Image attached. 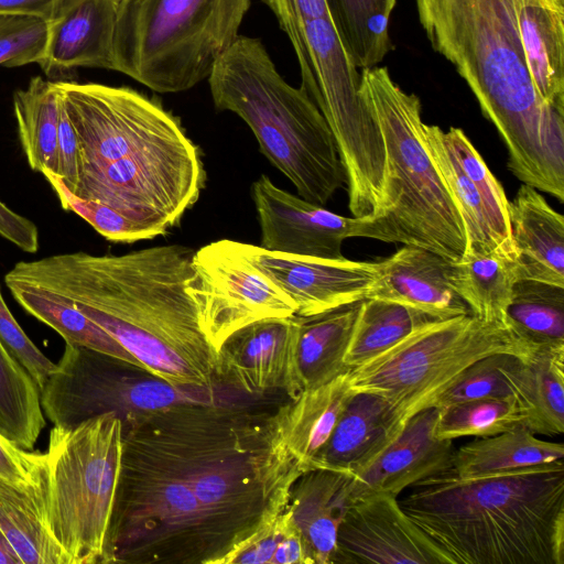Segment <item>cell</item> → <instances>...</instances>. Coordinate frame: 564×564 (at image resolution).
Segmentation results:
<instances>
[{
  "label": "cell",
  "instance_id": "cell-1",
  "mask_svg": "<svg viewBox=\"0 0 564 564\" xmlns=\"http://www.w3.org/2000/svg\"><path fill=\"white\" fill-rule=\"evenodd\" d=\"M194 250L174 243L96 256L84 251L20 261L4 280L54 292L113 337L154 378L212 389L217 355L186 291Z\"/></svg>",
  "mask_w": 564,
  "mask_h": 564
},
{
  "label": "cell",
  "instance_id": "cell-2",
  "mask_svg": "<svg viewBox=\"0 0 564 564\" xmlns=\"http://www.w3.org/2000/svg\"><path fill=\"white\" fill-rule=\"evenodd\" d=\"M75 130L76 196L164 235L206 185L200 149L178 117L131 87L55 80Z\"/></svg>",
  "mask_w": 564,
  "mask_h": 564
},
{
  "label": "cell",
  "instance_id": "cell-3",
  "mask_svg": "<svg viewBox=\"0 0 564 564\" xmlns=\"http://www.w3.org/2000/svg\"><path fill=\"white\" fill-rule=\"evenodd\" d=\"M432 47L452 63L496 127L508 169L564 202V112L539 95L514 0H415Z\"/></svg>",
  "mask_w": 564,
  "mask_h": 564
},
{
  "label": "cell",
  "instance_id": "cell-4",
  "mask_svg": "<svg viewBox=\"0 0 564 564\" xmlns=\"http://www.w3.org/2000/svg\"><path fill=\"white\" fill-rule=\"evenodd\" d=\"M399 502L453 564H564V459L468 478L449 469Z\"/></svg>",
  "mask_w": 564,
  "mask_h": 564
},
{
  "label": "cell",
  "instance_id": "cell-5",
  "mask_svg": "<svg viewBox=\"0 0 564 564\" xmlns=\"http://www.w3.org/2000/svg\"><path fill=\"white\" fill-rule=\"evenodd\" d=\"M207 80L215 108L247 123L300 197L323 206L346 183L325 117L304 88L283 78L261 39L240 34Z\"/></svg>",
  "mask_w": 564,
  "mask_h": 564
},
{
  "label": "cell",
  "instance_id": "cell-6",
  "mask_svg": "<svg viewBox=\"0 0 564 564\" xmlns=\"http://www.w3.org/2000/svg\"><path fill=\"white\" fill-rule=\"evenodd\" d=\"M102 564H212L218 550L173 452L148 415L124 423Z\"/></svg>",
  "mask_w": 564,
  "mask_h": 564
},
{
  "label": "cell",
  "instance_id": "cell-7",
  "mask_svg": "<svg viewBox=\"0 0 564 564\" xmlns=\"http://www.w3.org/2000/svg\"><path fill=\"white\" fill-rule=\"evenodd\" d=\"M361 93L379 124L387 155L383 200L361 217L360 237L416 246L459 261L466 238L459 212L422 138V106L381 66L361 69Z\"/></svg>",
  "mask_w": 564,
  "mask_h": 564
},
{
  "label": "cell",
  "instance_id": "cell-8",
  "mask_svg": "<svg viewBox=\"0 0 564 564\" xmlns=\"http://www.w3.org/2000/svg\"><path fill=\"white\" fill-rule=\"evenodd\" d=\"M147 415L200 505L217 560L252 529L274 495L263 425L214 404H183Z\"/></svg>",
  "mask_w": 564,
  "mask_h": 564
},
{
  "label": "cell",
  "instance_id": "cell-9",
  "mask_svg": "<svg viewBox=\"0 0 564 564\" xmlns=\"http://www.w3.org/2000/svg\"><path fill=\"white\" fill-rule=\"evenodd\" d=\"M274 14L297 58L301 87L325 117L345 170L348 197L361 202L384 188L383 138L361 93L326 0H261Z\"/></svg>",
  "mask_w": 564,
  "mask_h": 564
},
{
  "label": "cell",
  "instance_id": "cell-10",
  "mask_svg": "<svg viewBox=\"0 0 564 564\" xmlns=\"http://www.w3.org/2000/svg\"><path fill=\"white\" fill-rule=\"evenodd\" d=\"M252 0H120L112 70L160 94L208 79Z\"/></svg>",
  "mask_w": 564,
  "mask_h": 564
},
{
  "label": "cell",
  "instance_id": "cell-11",
  "mask_svg": "<svg viewBox=\"0 0 564 564\" xmlns=\"http://www.w3.org/2000/svg\"><path fill=\"white\" fill-rule=\"evenodd\" d=\"M121 419L55 426L44 454V520L69 564H102L121 464Z\"/></svg>",
  "mask_w": 564,
  "mask_h": 564
},
{
  "label": "cell",
  "instance_id": "cell-12",
  "mask_svg": "<svg viewBox=\"0 0 564 564\" xmlns=\"http://www.w3.org/2000/svg\"><path fill=\"white\" fill-rule=\"evenodd\" d=\"M534 349V348H533ZM532 349L502 324L473 314L433 321L347 372L351 392L386 398L403 424L431 408L473 362L492 354L524 356Z\"/></svg>",
  "mask_w": 564,
  "mask_h": 564
},
{
  "label": "cell",
  "instance_id": "cell-13",
  "mask_svg": "<svg viewBox=\"0 0 564 564\" xmlns=\"http://www.w3.org/2000/svg\"><path fill=\"white\" fill-rule=\"evenodd\" d=\"M186 291L213 350L238 329L267 318L295 315L294 302L231 248L229 239L194 251Z\"/></svg>",
  "mask_w": 564,
  "mask_h": 564
},
{
  "label": "cell",
  "instance_id": "cell-14",
  "mask_svg": "<svg viewBox=\"0 0 564 564\" xmlns=\"http://www.w3.org/2000/svg\"><path fill=\"white\" fill-rule=\"evenodd\" d=\"M347 372L302 391L263 424L268 477L273 492L292 487L302 474L314 469L352 393Z\"/></svg>",
  "mask_w": 564,
  "mask_h": 564
},
{
  "label": "cell",
  "instance_id": "cell-15",
  "mask_svg": "<svg viewBox=\"0 0 564 564\" xmlns=\"http://www.w3.org/2000/svg\"><path fill=\"white\" fill-rule=\"evenodd\" d=\"M231 248L312 316L367 299L378 279V262L293 256L230 240Z\"/></svg>",
  "mask_w": 564,
  "mask_h": 564
},
{
  "label": "cell",
  "instance_id": "cell-16",
  "mask_svg": "<svg viewBox=\"0 0 564 564\" xmlns=\"http://www.w3.org/2000/svg\"><path fill=\"white\" fill-rule=\"evenodd\" d=\"M335 563L453 564L390 494L351 502L338 530Z\"/></svg>",
  "mask_w": 564,
  "mask_h": 564
},
{
  "label": "cell",
  "instance_id": "cell-17",
  "mask_svg": "<svg viewBox=\"0 0 564 564\" xmlns=\"http://www.w3.org/2000/svg\"><path fill=\"white\" fill-rule=\"evenodd\" d=\"M261 230V246L301 257L344 259L345 239L360 237L361 217L332 213L278 187L267 175L251 185Z\"/></svg>",
  "mask_w": 564,
  "mask_h": 564
},
{
  "label": "cell",
  "instance_id": "cell-18",
  "mask_svg": "<svg viewBox=\"0 0 564 564\" xmlns=\"http://www.w3.org/2000/svg\"><path fill=\"white\" fill-rule=\"evenodd\" d=\"M438 410L424 409L404 423L398 436L368 466L352 475L351 501L371 494L399 496L419 481L453 468L452 440L436 436Z\"/></svg>",
  "mask_w": 564,
  "mask_h": 564
},
{
  "label": "cell",
  "instance_id": "cell-19",
  "mask_svg": "<svg viewBox=\"0 0 564 564\" xmlns=\"http://www.w3.org/2000/svg\"><path fill=\"white\" fill-rule=\"evenodd\" d=\"M120 0H61L47 22L39 65L48 78L77 67L112 70V47Z\"/></svg>",
  "mask_w": 564,
  "mask_h": 564
},
{
  "label": "cell",
  "instance_id": "cell-20",
  "mask_svg": "<svg viewBox=\"0 0 564 564\" xmlns=\"http://www.w3.org/2000/svg\"><path fill=\"white\" fill-rule=\"evenodd\" d=\"M451 261L421 247L405 245L378 262V279L369 297L397 302L436 319L471 314L453 290Z\"/></svg>",
  "mask_w": 564,
  "mask_h": 564
},
{
  "label": "cell",
  "instance_id": "cell-21",
  "mask_svg": "<svg viewBox=\"0 0 564 564\" xmlns=\"http://www.w3.org/2000/svg\"><path fill=\"white\" fill-rule=\"evenodd\" d=\"M361 301L312 315H294L286 379L290 399L349 371L345 356Z\"/></svg>",
  "mask_w": 564,
  "mask_h": 564
},
{
  "label": "cell",
  "instance_id": "cell-22",
  "mask_svg": "<svg viewBox=\"0 0 564 564\" xmlns=\"http://www.w3.org/2000/svg\"><path fill=\"white\" fill-rule=\"evenodd\" d=\"M293 329L294 315L238 329L217 352V376L251 394L283 389Z\"/></svg>",
  "mask_w": 564,
  "mask_h": 564
},
{
  "label": "cell",
  "instance_id": "cell-23",
  "mask_svg": "<svg viewBox=\"0 0 564 564\" xmlns=\"http://www.w3.org/2000/svg\"><path fill=\"white\" fill-rule=\"evenodd\" d=\"M403 425L394 406L382 395L352 392L314 469L355 475L378 457Z\"/></svg>",
  "mask_w": 564,
  "mask_h": 564
},
{
  "label": "cell",
  "instance_id": "cell-24",
  "mask_svg": "<svg viewBox=\"0 0 564 564\" xmlns=\"http://www.w3.org/2000/svg\"><path fill=\"white\" fill-rule=\"evenodd\" d=\"M519 280L564 288V218L534 187L523 184L509 202Z\"/></svg>",
  "mask_w": 564,
  "mask_h": 564
},
{
  "label": "cell",
  "instance_id": "cell-25",
  "mask_svg": "<svg viewBox=\"0 0 564 564\" xmlns=\"http://www.w3.org/2000/svg\"><path fill=\"white\" fill-rule=\"evenodd\" d=\"M352 475L330 469L302 474L290 490L289 507L313 564H334L337 536L351 505Z\"/></svg>",
  "mask_w": 564,
  "mask_h": 564
},
{
  "label": "cell",
  "instance_id": "cell-26",
  "mask_svg": "<svg viewBox=\"0 0 564 564\" xmlns=\"http://www.w3.org/2000/svg\"><path fill=\"white\" fill-rule=\"evenodd\" d=\"M524 425L554 437L564 432V347L534 348L511 355L503 368Z\"/></svg>",
  "mask_w": 564,
  "mask_h": 564
},
{
  "label": "cell",
  "instance_id": "cell-27",
  "mask_svg": "<svg viewBox=\"0 0 564 564\" xmlns=\"http://www.w3.org/2000/svg\"><path fill=\"white\" fill-rule=\"evenodd\" d=\"M514 2L535 89L564 112V0Z\"/></svg>",
  "mask_w": 564,
  "mask_h": 564
},
{
  "label": "cell",
  "instance_id": "cell-28",
  "mask_svg": "<svg viewBox=\"0 0 564 564\" xmlns=\"http://www.w3.org/2000/svg\"><path fill=\"white\" fill-rule=\"evenodd\" d=\"M44 467L30 486L0 481V529L22 564H69L44 520Z\"/></svg>",
  "mask_w": 564,
  "mask_h": 564
},
{
  "label": "cell",
  "instance_id": "cell-29",
  "mask_svg": "<svg viewBox=\"0 0 564 564\" xmlns=\"http://www.w3.org/2000/svg\"><path fill=\"white\" fill-rule=\"evenodd\" d=\"M449 283L471 314L487 323L505 325V315L518 279L517 256L502 249L465 253L451 262Z\"/></svg>",
  "mask_w": 564,
  "mask_h": 564
},
{
  "label": "cell",
  "instance_id": "cell-30",
  "mask_svg": "<svg viewBox=\"0 0 564 564\" xmlns=\"http://www.w3.org/2000/svg\"><path fill=\"white\" fill-rule=\"evenodd\" d=\"M441 132L437 126L422 124L423 142L459 212L466 238L465 253L502 249L517 256L516 248L500 237L481 192L449 153Z\"/></svg>",
  "mask_w": 564,
  "mask_h": 564
},
{
  "label": "cell",
  "instance_id": "cell-31",
  "mask_svg": "<svg viewBox=\"0 0 564 564\" xmlns=\"http://www.w3.org/2000/svg\"><path fill=\"white\" fill-rule=\"evenodd\" d=\"M564 459L562 443L543 441L524 424L503 433L476 437L455 451L453 473L476 477Z\"/></svg>",
  "mask_w": 564,
  "mask_h": 564
},
{
  "label": "cell",
  "instance_id": "cell-32",
  "mask_svg": "<svg viewBox=\"0 0 564 564\" xmlns=\"http://www.w3.org/2000/svg\"><path fill=\"white\" fill-rule=\"evenodd\" d=\"M4 283L26 313L57 332L66 344L99 351L143 370L113 337L65 297L30 283Z\"/></svg>",
  "mask_w": 564,
  "mask_h": 564
},
{
  "label": "cell",
  "instance_id": "cell-33",
  "mask_svg": "<svg viewBox=\"0 0 564 564\" xmlns=\"http://www.w3.org/2000/svg\"><path fill=\"white\" fill-rule=\"evenodd\" d=\"M62 98L55 80L33 77L13 95L19 140L30 167L55 173Z\"/></svg>",
  "mask_w": 564,
  "mask_h": 564
},
{
  "label": "cell",
  "instance_id": "cell-34",
  "mask_svg": "<svg viewBox=\"0 0 564 564\" xmlns=\"http://www.w3.org/2000/svg\"><path fill=\"white\" fill-rule=\"evenodd\" d=\"M505 326L531 349L564 347V288L534 280L517 281Z\"/></svg>",
  "mask_w": 564,
  "mask_h": 564
},
{
  "label": "cell",
  "instance_id": "cell-35",
  "mask_svg": "<svg viewBox=\"0 0 564 564\" xmlns=\"http://www.w3.org/2000/svg\"><path fill=\"white\" fill-rule=\"evenodd\" d=\"M351 63L358 69L378 66L393 50L390 17L397 0H326Z\"/></svg>",
  "mask_w": 564,
  "mask_h": 564
},
{
  "label": "cell",
  "instance_id": "cell-36",
  "mask_svg": "<svg viewBox=\"0 0 564 564\" xmlns=\"http://www.w3.org/2000/svg\"><path fill=\"white\" fill-rule=\"evenodd\" d=\"M433 321L441 319L397 302L375 297L362 300L345 356L347 368L350 370L380 355Z\"/></svg>",
  "mask_w": 564,
  "mask_h": 564
},
{
  "label": "cell",
  "instance_id": "cell-37",
  "mask_svg": "<svg viewBox=\"0 0 564 564\" xmlns=\"http://www.w3.org/2000/svg\"><path fill=\"white\" fill-rule=\"evenodd\" d=\"M45 426L40 390L0 341V434L31 451Z\"/></svg>",
  "mask_w": 564,
  "mask_h": 564
},
{
  "label": "cell",
  "instance_id": "cell-38",
  "mask_svg": "<svg viewBox=\"0 0 564 564\" xmlns=\"http://www.w3.org/2000/svg\"><path fill=\"white\" fill-rule=\"evenodd\" d=\"M437 410L436 436L442 440L494 436L524 424L513 397L470 400Z\"/></svg>",
  "mask_w": 564,
  "mask_h": 564
},
{
  "label": "cell",
  "instance_id": "cell-39",
  "mask_svg": "<svg viewBox=\"0 0 564 564\" xmlns=\"http://www.w3.org/2000/svg\"><path fill=\"white\" fill-rule=\"evenodd\" d=\"M442 140L462 171L481 192L502 240L514 247L509 219V202L503 187L488 169L465 132L459 128L442 130ZM516 248V247H514Z\"/></svg>",
  "mask_w": 564,
  "mask_h": 564
},
{
  "label": "cell",
  "instance_id": "cell-40",
  "mask_svg": "<svg viewBox=\"0 0 564 564\" xmlns=\"http://www.w3.org/2000/svg\"><path fill=\"white\" fill-rule=\"evenodd\" d=\"M291 488L282 487L275 491L260 520L213 564H270L292 517L289 507Z\"/></svg>",
  "mask_w": 564,
  "mask_h": 564
},
{
  "label": "cell",
  "instance_id": "cell-41",
  "mask_svg": "<svg viewBox=\"0 0 564 564\" xmlns=\"http://www.w3.org/2000/svg\"><path fill=\"white\" fill-rule=\"evenodd\" d=\"M43 175L56 193L63 209L80 216L99 235L111 242L133 243L139 240H149L164 235L159 229L126 217L110 206L76 196L58 176L52 173L46 172Z\"/></svg>",
  "mask_w": 564,
  "mask_h": 564
},
{
  "label": "cell",
  "instance_id": "cell-42",
  "mask_svg": "<svg viewBox=\"0 0 564 564\" xmlns=\"http://www.w3.org/2000/svg\"><path fill=\"white\" fill-rule=\"evenodd\" d=\"M511 354H492L469 365L434 401L440 408L485 398H511L512 392L503 373Z\"/></svg>",
  "mask_w": 564,
  "mask_h": 564
},
{
  "label": "cell",
  "instance_id": "cell-43",
  "mask_svg": "<svg viewBox=\"0 0 564 564\" xmlns=\"http://www.w3.org/2000/svg\"><path fill=\"white\" fill-rule=\"evenodd\" d=\"M47 22L39 17L0 14V65L39 64L43 57Z\"/></svg>",
  "mask_w": 564,
  "mask_h": 564
},
{
  "label": "cell",
  "instance_id": "cell-44",
  "mask_svg": "<svg viewBox=\"0 0 564 564\" xmlns=\"http://www.w3.org/2000/svg\"><path fill=\"white\" fill-rule=\"evenodd\" d=\"M0 341L24 367L41 391L56 364L50 360L29 338L10 312L0 290Z\"/></svg>",
  "mask_w": 564,
  "mask_h": 564
},
{
  "label": "cell",
  "instance_id": "cell-45",
  "mask_svg": "<svg viewBox=\"0 0 564 564\" xmlns=\"http://www.w3.org/2000/svg\"><path fill=\"white\" fill-rule=\"evenodd\" d=\"M43 467L44 454L22 449L0 434V481L26 487L41 477Z\"/></svg>",
  "mask_w": 564,
  "mask_h": 564
},
{
  "label": "cell",
  "instance_id": "cell-46",
  "mask_svg": "<svg viewBox=\"0 0 564 564\" xmlns=\"http://www.w3.org/2000/svg\"><path fill=\"white\" fill-rule=\"evenodd\" d=\"M78 163L79 149L77 137L62 104L57 134V161L54 175L58 176L70 192L77 185Z\"/></svg>",
  "mask_w": 564,
  "mask_h": 564
},
{
  "label": "cell",
  "instance_id": "cell-47",
  "mask_svg": "<svg viewBox=\"0 0 564 564\" xmlns=\"http://www.w3.org/2000/svg\"><path fill=\"white\" fill-rule=\"evenodd\" d=\"M0 236L24 252L39 250V229L29 218L17 214L0 200Z\"/></svg>",
  "mask_w": 564,
  "mask_h": 564
},
{
  "label": "cell",
  "instance_id": "cell-48",
  "mask_svg": "<svg viewBox=\"0 0 564 564\" xmlns=\"http://www.w3.org/2000/svg\"><path fill=\"white\" fill-rule=\"evenodd\" d=\"M270 564H313L305 540L295 524L293 517H291L288 523Z\"/></svg>",
  "mask_w": 564,
  "mask_h": 564
},
{
  "label": "cell",
  "instance_id": "cell-49",
  "mask_svg": "<svg viewBox=\"0 0 564 564\" xmlns=\"http://www.w3.org/2000/svg\"><path fill=\"white\" fill-rule=\"evenodd\" d=\"M61 0H0V14L31 15L48 20Z\"/></svg>",
  "mask_w": 564,
  "mask_h": 564
},
{
  "label": "cell",
  "instance_id": "cell-50",
  "mask_svg": "<svg viewBox=\"0 0 564 564\" xmlns=\"http://www.w3.org/2000/svg\"><path fill=\"white\" fill-rule=\"evenodd\" d=\"M0 564H22L13 546L0 529Z\"/></svg>",
  "mask_w": 564,
  "mask_h": 564
}]
</instances>
